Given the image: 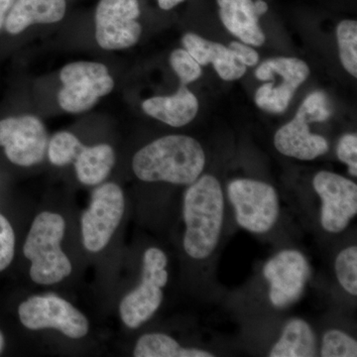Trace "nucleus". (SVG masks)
I'll use <instances>...</instances> for the list:
<instances>
[{
	"label": "nucleus",
	"mask_w": 357,
	"mask_h": 357,
	"mask_svg": "<svg viewBox=\"0 0 357 357\" xmlns=\"http://www.w3.org/2000/svg\"><path fill=\"white\" fill-rule=\"evenodd\" d=\"M225 215V192L218 178L206 174L188 185L183 199V248L192 259L202 261L215 252Z\"/></svg>",
	"instance_id": "1"
},
{
	"label": "nucleus",
	"mask_w": 357,
	"mask_h": 357,
	"mask_svg": "<svg viewBox=\"0 0 357 357\" xmlns=\"http://www.w3.org/2000/svg\"><path fill=\"white\" fill-rule=\"evenodd\" d=\"M206 154L199 141L185 135H168L153 141L133 157L136 177L143 182L189 185L202 176Z\"/></svg>",
	"instance_id": "2"
},
{
	"label": "nucleus",
	"mask_w": 357,
	"mask_h": 357,
	"mask_svg": "<svg viewBox=\"0 0 357 357\" xmlns=\"http://www.w3.org/2000/svg\"><path fill=\"white\" fill-rule=\"evenodd\" d=\"M66 223L58 213L43 211L35 218L23 253L31 261L30 276L40 285H52L72 273V263L61 248Z\"/></svg>",
	"instance_id": "3"
},
{
	"label": "nucleus",
	"mask_w": 357,
	"mask_h": 357,
	"mask_svg": "<svg viewBox=\"0 0 357 357\" xmlns=\"http://www.w3.org/2000/svg\"><path fill=\"white\" fill-rule=\"evenodd\" d=\"M227 198L237 225L251 234L273 229L280 215V201L273 185L253 178H236L227 185Z\"/></svg>",
	"instance_id": "4"
},
{
	"label": "nucleus",
	"mask_w": 357,
	"mask_h": 357,
	"mask_svg": "<svg viewBox=\"0 0 357 357\" xmlns=\"http://www.w3.org/2000/svg\"><path fill=\"white\" fill-rule=\"evenodd\" d=\"M167 266L168 258L163 250L151 248L145 251L139 286L128 294L119 306L121 318L128 328H139L161 306L163 289L169 279Z\"/></svg>",
	"instance_id": "5"
},
{
	"label": "nucleus",
	"mask_w": 357,
	"mask_h": 357,
	"mask_svg": "<svg viewBox=\"0 0 357 357\" xmlns=\"http://www.w3.org/2000/svg\"><path fill=\"white\" fill-rule=\"evenodd\" d=\"M63 89L58 95L60 107L70 114L91 109L102 96L114 89V82L105 65L76 62L65 66L60 73Z\"/></svg>",
	"instance_id": "6"
},
{
	"label": "nucleus",
	"mask_w": 357,
	"mask_h": 357,
	"mask_svg": "<svg viewBox=\"0 0 357 357\" xmlns=\"http://www.w3.org/2000/svg\"><path fill=\"white\" fill-rule=\"evenodd\" d=\"M49 159L55 166L69 165L75 161L77 178L82 184H100L114 165V151L109 145L86 147L74 134L62 131L51 138Z\"/></svg>",
	"instance_id": "7"
},
{
	"label": "nucleus",
	"mask_w": 357,
	"mask_h": 357,
	"mask_svg": "<svg viewBox=\"0 0 357 357\" xmlns=\"http://www.w3.org/2000/svg\"><path fill=\"white\" fill-rule=\"evenodd\" d=\"M123 192L119 185L107 183L95 190L91 204L82 217V234L86 250L100 252L109 244L123 217Z\"/></svg>",
	"instance_id": "8"
},
{
	"label": "nucleus",
	"mask_w": 357,
	"mask_h": 357,
	"mask_svg": "<svg viewBox=\"0 0 357 357\" xmlns=\"http://www.w3.org/2000/svg\"><path fill=\"white\" fill-rule=\"evenodd\" d=\"M22 325L29 330L55 328L68 337L81 338L89 332V321L68 301L54 294L34 296L18 307Z\"/></svg>",
	"instance_id": "9"
},
{
	"label": "nucleus",
	"mask_w": 357,
	"mask_h": 357,
	"mask_svg": "<svg viewBox=\"0 0 357 357\" xmlns=\"http://www.w3.org/2000/svg\"><path fill=\"white\" fill-rule=\"evenodd\" d=\"M312 187L321 199V227L333 234L347 229L357 213L356 183L338 174L321 171L312 178Z\"/></svg>",
	"instance_id": "10"
},
{
	"label": "nucleus",
	"mask_w": 357,
	"mask_h": 357,
	"mask_svg": "<svg viewBox=\"0 0 357 357\" xmlns=\"http://www.w3.org/2000/svg\"><path fill=\"white\" fill-rule=\"evenodd\" d=\"M310 271L306 256L297 249H283L269 258L262 273L272 306L284 309L297 302L306 289Z\"/></svg>",
	"instance_id": "11"
},
{
	"label": "nucleus",
	"mask_w": 357,
	"mask_h": 357,
	"mask_svg": "<svg viewBox=\"0 0 357 357\" xmlns=\"http://www.w3.org/2000/svg\"><path fill=\"white\" fill-rule=\"evenodd\" d=\"M138 0H100L96 11V39L105 50H121L137 43L142 33Z\"/></svg>",
	"instance_id": "12"
},
{
	"label": "nucleus",
	"mask_w": 357,
	"mask_h": 357,
	"mask_svg": "<svg viewBox=\"0 0 357 357\" xmlns=\"http://www.w3.org/2000/svg\"><path fill=\"white\" fill-rule=\"evenodd\" d=\"M48 134L43 122L32 115L7 117L0 121V146L11 163L36 165L43 160Z\"/></svg>",
	"instance_id": "13"
},
{
	"label": "nucleus",
	"mask_w": 357,
	"mask_h": 357,
	"mask_svg": "<svg viewBox=\"0 0 357 357\" xmlns=\"http://www.w3.org/2000/svg\"><path fill=\"white\" fill-rule=\"evenodd\" d=\"M261 67L281 77V83H267L256 91L255 102L259 109L271 114H283L288 109L298 88L310 75L309 66L297 58H273Z\"/></svg>",
	"instance_id": "14"
},
{
	"label": "nucleus",
	"mask_w": 357,
	"mask_h": 357,
	"mask_svg": "<svg viewBox=\"0 0 357 357\" xmlns=\"http://www.w3.org/2000/svg\"><path fill=\"white\" fill-rule=\"evenodd\" d=\"M274 146L282 155L303 161H311L328 151V140L312 133L309 123L297 114L275 134Z\"/></svg>",
	"instance_id": "15"
},
{
	"label": "nucleus",
	"mask_w": 357,
	"mask_h": 357,
	"mask_svg": "<svg viewBox=\"0 0 357 357\" xmlns=\"http://www.w3.org/2000/svg\"><path fill=\"white\" fill-rule=\"evenodd\" d=\"M185 50L189 52L201 66L213 64L218 76L225 81L241 79L245 74L246 66L239 62L231 50L223 45L187 33L182 39Z\"/></svg>",
	"instance_id": "16"
},
{
	"label": "nucleus",
	"mask_w": 357,
	"mask_h": 357,
	"mask_svg": "<svg viewBox=\"0 0 357 357\" xmlns=\"http://www.w3.org/2000/svg\"><path fill=\"white\" fill-rule=\"evenodd\" d=\"M225 27L245 44L259 47L265 35L259 25L260 14L253 0H217Z\"/></svg>",
	"instance_id": "17"
},
{
	"label": "nucleus",
	"mask_w": 357,
	"mask_h": 357,
	"mask_svg": "<svg viewBox=\"0 0 357 357\" xmlns=\"http://www.w3.org/2000/svg\"><path fill=\"white\" fill-rule=\"evenodd\" d=\"M65 13V0H16L3 26L9 34H20L32 24L59 22Z\"/></svg>",
	"instance_id": "18"
},
{
	"label": "nucleus",
	"mask_w": 357,
	"mask_h": 357,
	"mask_svg": "<svg viewBox=\"0 0 357 357\" xmlns=\"http://www.w3.org/2000/svg\"><path fill=\"white\" fill-rule=\"evenodd\" d=\"M145 114L158 121L181 128L196 117L199 102L196 96L182 84L172 96H155L142 103Z\"/></svg>",
	"instance_id": "19"
},
{
	"label": "nucleus",
	"mask_w": 357,
	"mask_h": 357,
	"mask_svg": "<svg viewBox=\"0 0 357 357\" xmlns=\"http://www.w3.org/2000/svg\"><path fill=\"white\" fill-rule=\"evenodd\" d=\"M317 337L305 319H292L286 323L280 337L270 349V357H312L317 356Z\"/></svg>",
	"instance_id": "20"
},
{
	"label": "nucleus",
	"mask_w": 357,
	"mask_h": 357,
	"mask_svg": "<svg viewBox=\"0 0 357 357\" xmlns=\"http://www.w3.org/2000/svg\"><path fill=\"white\" fill-rule=\"evenodd\" d=\"M135 357H213L215 354L206 349L182 347L177 340L165 333H147L136 342Z\"/></svg>",
	"instance_id": "21"
},
{
	"label": "nucleus",
	"mask_w": 357,
	"mask_h": 357,
	"mask_svg": "<svg viewBox=\"0 0 357 357\" xmlns=\"http://www.w3.org/2000/svg\"><path fill=\"white\" fill-rule=\"evenodd\" d=\"M337 37L340 57L345 70L357 77V22L344 20L338 24Z\"/></svg>",
	"instance_id": "22"
},
{
	"label": "nucleus",
	"mask_w": 357,
	"mask_h": 357,
	"mask_svg": "<svg viewBox=\"0 0 357 357\" xmlns=\"http://www.w3.org/2000/svg\"><path fill=\"white\" fill-rule=\"evenodd\" d=\"M338 283L352 297L357 296V248L351 245L338 252L335 260Z\"/></svg>",
	"instance_id": "23"
},
{
	"label": "nucleus",
	"mask_w": 357,
	"mask_h": 357,
	"mask_svg": "<svg viewBox=\"0 0 357 357\" xmlns=\"http://www.w3.org/2000/svg\"><path fill=\"white\" fill-rule=\"evenodd\" d=\"M321 356L356 357V340L337 328L328 330L321 340Z\"/></svg>",
	"instance_id": "24"
},
{
	"label": "nucleus",
	"mask_w": 357,
	"mask_h": 357,
	"mask_svg": "<svg viewBox=\"0 0 357 357\" xmlns=\"http://www.w3.org/2000/svg\"><path fill=\"white\" fill-rule=\"evenodd\" d=\"M296 114L304 119L307 123L324 122L330 119L332 110L325 93L314 91L305 98Z\"/></svg>",
	"instance_id": "25"
},
{
	"label": "nucleus",
	"mask_w": 357,
	"mask_h": 357,
	"mask_svg": "<svg viewBox=\"0 0 357 357\" xmlns=\"http://www.w3.org/2000/svg\"><path fill=\"white\" fill-rule=\"evenodd\" d=\"M171 67L177 74L181 84L187 86L202 76L201 65L190 55L189 52L177 49L170 56Z\"/></svg>",
	"instance_id": "26"
},
{
	"label": "nucleus",
	"mask_w": 357,
	"mask_h": 357,
	"mask_svg": "<svg viewBox=\"0 0 357 357\" xmlns=\"http://www.w3.org/2000/svg\"><path fill=\"white\" fill-rule=\"evenodd\" d=\"M15 251V234L13 227L3 215H0V271L10 265Z\"/></svg>",
	"instance_id": "27"
},
{
	"label": "nucleus",
	"mask_w": 357,
	"mask_h": 357,
	"mask_svg": "<svg viewBox=\"0 0 357 357\" xmlns=\"http://www.w3.org/2000/svg\"><path fill=\"white\" fill-rule=\"evenodd\" d=\"M337 158L349 167V173L357 177V135L356 133L344 134L337 147Z\"/></svg>",
	"instance_id": "28"
},
{
	"label": "nucleus",
	"mask_w": 357,
	"mask_h": 357,
	"mask_svg": "<svg viewBox=\"0 0 357 357\" xmlns=\"http://www.w3.org/2000/svg\"><path fill=\"white\" fill-rule=\"evenodd\" d=\"M229 48L239 62L246 67H255L259 62V55L255 49L239 42H231Z\"/></svg>",
	"instance_id": "29"
},
{
	"label": "nucleus",
	"mask_w": 357,
	"mask_h": 357,
	"mask_svg": "<svg viewBox=\"0 0 357 357\" xmlns=\"http://www.w3.org/2000/svg\"><path fill=\"white\" fill-rule=\"evenodd\" d=\"M15 0H0V30L3 27L4 21Z\"/></svg>",
	"instance_id": "30"
},
{
	"label": "nucleus",
	"mask_w": 357,
	"mask_h": 357,
	"mask_svg": "<svg viewBox=\"0 0 357 357\" xmlns=\"http://www.w3.org/2000/svg\"><path fill=\"white\" fill-rule=\"evenodd\" d=\"M183 1L184 0H158V4L160 8L164 9V10H169V9H172L173 7L178 6V4Z\"/></svg>",
	"instance_id": "31"
},
{
	"label": "nucleus",
	"mask_w": 357,
	"mask_h": 357,
	"mask_svg": "<svg viewBox=\"0 0 357 357\" xmlns=\"http://www.w3.org/2000/svg\"><path fill=\"white\" fill-rule=\"evenodd\" d=\"M256 9H257L258 13H259L260 15H263L268 11V4L266 2L263 1V0H256L255 1Z\"/></svg>",
	"instance_id": "32"
},
{
	"label": "nucleus",
	"mask_w": 357,
	"mask_h": 357,
	"mask_svg": "<svg viewBox=\"0 0 357 357\" xmlns=\"http://www.w3.org/2000/svg\"><path fill=\"white\" fill-rule=\"evenodd\" d=\"M4 347V337L2 335V333H0V354H1L2 351H3Z\"/></svg>",
	"instance_id": "33"
}]
</instances>
